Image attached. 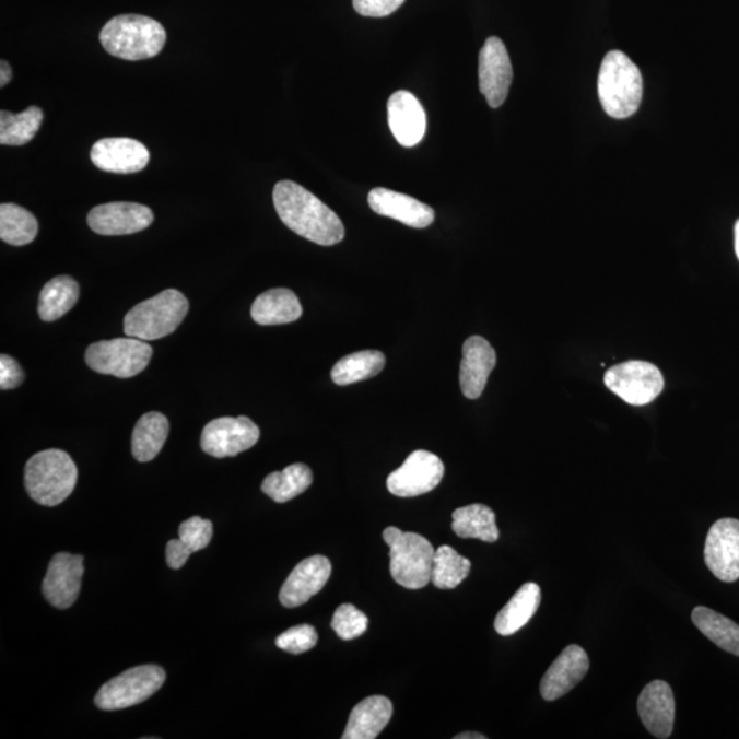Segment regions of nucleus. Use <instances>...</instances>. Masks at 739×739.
<instances>
[{
    "label": "nucleus",
    "mask_w": 739,
    "mask_h": 739,
    "mask_svg": "<svg viewBox=\"0 0 739 739\" xmlns=\"http://www.w3.org/2000/svg\"><path fill=\"white\" fill-rule=\"evenodd\" d=\"M25 374L20 363L12 356H0V389L10 390L19 388L24 383Z\"/></svg>",
    "instance_id": "39"
},
{
    "label": "nucleus",
    "mask_w": 739,
    "mask_h": 739,
    "mask_svg": "<svg viewBox=\"0 0 739 739\" xmlns=\"http://www.w3.org/2000/svg\"><path fill=\"white\" fill-rule=\"evenodd\" d=\"M384 541L390 554V574L396 584L406 589L418 590L432 583L434 548L431 541L417 532H407L388 527Z\"/></svg>",
    "instance_id": "5"
},
{
    "label": "nucleus",
    "mask_w": 739,
    "mask_h": 739,
    "mask_svg": "<svg viewBox=\"0 0 739 739\" xmlns=\"http://www.w3.org/2000/svg\"><path fill=\"white\" fill-rule=\"evenodd\" d=\"M78 477V467L64 450H42L25 466L26 492L36 503L56 507L73 493Z\"/></svg>",
    "instance_id": "4"
},
{
    "label": "nucleus",
    "mask_w": 739,
    "mask_h": 739,
    "mask_svg": "<svg viewBox=\"0 0 739 739\" xmlns=\"http://www.w3.org/2000/svg\"><path fill=\"white\" fill-rule=\"evenodd\" d=\"M151 357V345L129 336L94 342L85 352V362L94 372L117 378L138 376L149 366Z\"/></svg>",
    "instance_id": "7"
},
{
    "label": "nucleus",
    "mask_w": 739,
    "mask_h": 739,
    "mask_svg": "<svg viewBox=\"0 0 739 739\" xmlns=\"http://www.w3.org/2000/svg\"><path fill=\"white\" fill-rule=\"evenodd\" d=\"M303 307L297 296L285 288L262 293L251 307V317L258 325L273 326L295 322L302 317Z\"/></svg>",
    "instance_id": "24"
},
{
    "label": "nucleus",
    "mask_w": 739,
    "mask_h": 739,
    "mask_svg": "<svg viewBox=\"0 0 739 739\" xmlns=\"http://www.w3.org/2000/svg\"><path fill=\"white\" fill-rule=\"evenodd\" d=\"M312 469L303 464L288 466L282 471L271 472L265 478L262 492L275 503L291 502L313 485Z\"/></svg>",
    "instance_id": "29"
},
{
    "label": "nucleus",
    "mask_w": 739,
    "mask_h": 739,
    "mask_svg": "<svg viewBox=\"0 0 739 739\" xmlns=\"http://www.w3.org/2000/svg\"><path fill=\"white\" fill-rule=\"evenodd\" d=\"M455 739H486V737L480 732H461Z\"/></svg>",
    "instance_id": "42"
},
{
    "label": "nucleus",
    "mask_w": 739,
    "mask_h": 739,
    "mask_svg": "<svg viewBox=\"0 0 739 739\" xmlns=\"http://www.w3.org/2000/svg\"><path fill=\"white\" fill-rule=\"evenodd\" d=\"M368 627V618L366 613L359 611L352 605H342L337 608L333 619H331V629L341 640L351 641L361 637Z\"/></svg>",
    "instance_id": "35"
},
{
    "label": "nucleus",
    "mask_w": 739,
    "mask_h": 739,
    "mask_svg": "<svg viewBox=\"0 0 739 739\" xmlns=\"http://www.w3.org/2000/svg\"><path fill=\"white\" fill-rule=\"evenodd\" d=\"M353 9L363 17H387L398 10L404 0H352Z\"/></svg>",
    "instance_id": "38"
},
{
    "label": "nucleus",
    "mask_w": 739,
    "mask_h": 739,
    "mask_svg": "<svg viewBox=\"0 0 739 739\" xmlns=\"http://www.w3.org/2000/svg\"><path fill=\"white\" fill-rule=\"evenodd\" d=\"M178 536L189 553L202 551L213 538V524L200 516H192L179 525Z\"/></svg>",
    "instance_id": "36"
},
{
    "label": "nucleus",
    "mask_w": 739,
    "mask_h": 739,
    "mask_svg": "<svg viewBox=\"0 0 739 739\" xmlns=\"http://www.w3.org/2000/svg\"><path fill=\"white\" fill-rule=\"evenodd\" d=\"M390 130L403 146L420 144L426 133V114L420 101L411 92H395L388 102Z\"/></svg>",
    "instance_id": "22"
},
{
    "label": "nucleus",
    "mask_w": 739,
    "mask_h": 739,
    "mask_svg": "<svg viewBox=\"0 0 739 739\" xmlns=\"http://www.w3.org/2000/svg\"><path fill=\"white\" fill-rule=\"evenodd\" d=\"M86 221L97 235H133L146 230L154 222V213L143 204L114 202L96 206L90 211Z\"/></svg>",
    "instance_id": "15"
},
{
    "label": "nucleus",
    "mask_w": 739,
    "mask_h": 739,
    "mask_svg": "<svg viewBox=\"0 0 739 739\" xmlns=\"http://www.w3.org/2000/svg\"><path fill=\"white\" fill-rule=\"evenodd\" d=\"M331 575L328 558L312 556L298 563L286 578L280 591L281 605L285 608H297L318 595L325 588Z\"/></svg>",
    "instance_id": "17"
},
{
    "label": "nucleus",
    "mask_w": 739,
    "mask_h": 739,
    "mask_svg": "<svg viewBox=\"0 0 739 739\" xmlns=\"http://www.w3.org/2000/svg\"><path fill=\"white\" fill-rule=\"evenodd\" d=\"M394 705L384 695L364 699L352 709L342 739H374L388 726Z\"/></svg>",
    "instance_id": "23"
},
{
    "label": "nucleus",
    "mask_w": 739,
    "mask_h": 739,
    "mask_svg": "<svg viewBox=\"0 0 739 739\" xmlns=\"http://www.w3.org/2000/svg\"><path fill=\"white\" fill-rule=\"evenodd\" d=\"M496 362V351L483 337L471 336L465 341L459 379L467 399L481 398Z\"/></svg>",
    "instance_id": "19"
},
{
    "label": "nucleus",
    "mask_w": 739,
    "mask_h": 739,
    "mask_svg": "<svg viewBox=\"0 0 739 739\" xmlns=\"http://www.w3.org/2000/svg\"><path fill=\"white\" fill-rule=\"evenodd\" d=\"M101 43L113 57L125 61L154 58L166 43V31L145 15L124 14L108 21L101 32Z\"/></svg>",
    "instance_id": "2"
},
{
    "label": "nucleus",
    "mask_w": 739,
    "mask_h": 739,
    "mask_svg": "<svg viewBox=\"0 0 739 739\" xmlns=\"http://www.w3.org/2000/svg\"><path fill=\"white\" fill-rule=\"evenodd\" d=\"M513 64L498 37H489L480 52V89L488 105L497 108L507 99L513 83Z\"/></svg>",
    "instance_id": "14"
},
{
    "label": "nucleus",
    "mask_w": 739,
    "mask_h": 739,
    "mask_svg": "<svg viewBox=\"0 0 739 739\" xmlns=\"http://www.w3.org/2000/svg\"><path fill=\"white\" fill-rule=\"evenodd\" d=\"M444 472V464L437 455L415 450L388 477V491L398 497L421 496L438 486Z\"/></svg>",
    "instance_id": "11"
},
{
    "label": "nucleus",
    "mask_w": 739,
    "mask_h": 739,
    "mask_svg": "<svg viewBox=\"0 0 739 739\" xmlns=\"http://www.w3.org/2000/svg\"><path fill=\"white\" fill-rule=\"evenodd\" d=\"M734 246H736V254L739 259V220L737 221L736 227H734Z\"/></svg>",
    "instance_id": "43"
},
{
    "label": "nucleus",
    "mask_w": 739,
    "mask_h": 739,
    "mask_svg": "<svg viewBox=\"0 0 739 739\" xmlns=\"http://www.w3.org/2000/svg\"><path fill=\"white\" fill-rule=\"evenodd\" d=\"M370 208L383 216L401 222L415 230L431 226L436 214L431 206L420 202L409 195L390 191L387 188H374L368 193Z\"/></svg>",
    "instance_id": "20"
},
{
    "label": "nucleus",
    "mask_w": 739,
    "mask_h": 739,
    "mask_svg": "<svg viewBox=\"0 0 739 739\" xmlns=\"http://www.w3.org/2000/svg\"><path fill=\"white\" fill-rule=\"evenodd\" d=\"M317 643V630L309 624H298V626L291 627L275 640V645L280 649L292 655H302L304 652L312 650Z\"/></svg>",
    "instance_id": "37"
},
{
    "label": "nucleus",
    "mask_w": 739,
    "mask_h": 739,
    "mask_svg": "<svg viewBox=\"0 0 739 739\" xmlns=\"http://www.w3.org/2000/svg\"><path fill=\"white\" fill-rule=\"evenodd\" d=\"M39 224L35 215L21 206H0V238L10 246L23 247L35 241Z\"/></svg>",
    "instance_id": "32"
},
{
    "label": "nucleus",
    "mask_w": 739,
    "mask_h": 739,
    "mask_svg": "<svg viewBox=\"0 0 739 739\" xmlns=\"http://www.w3.org/2000/svg\"><path fill=\"white\" fill-rule=\"evenodd\" d=\"M471 562L460 556L454 548L439 547L434 553L432 583L437 589L449 590L458 588L469 577Z\"/></svg>",
    "instance_id": "34"
},
{
    "label": "nucleus",
    "mask_w": 739,
    "mask_h": 739,
    "mask_svg": "<svg viewBox=\"0 0 739 739\" xmlns=\"http://www.w3.org/2000/svg\"><path fill=\"white\" fill-rule=\"evenodd\" d=\"M453 530L460 538H476L489 543L498 540L496 515L488 505L471 504L458 508L453 514Z\"/></svg>",
    "instance_id": "27"
},
{
    "label": "nucleus",
    "mask_w": 739,
    "mask_h": 739,
    "mask_svg": "<svg viewBox=\"0 0 739 739\" xmlns=\"http://www.w3.org/2000/svg\"><path fill=\"white\" fill-rule=\"evenodd\" d=\"M189 556H191V553L184 548L179 538L178 540H171L167 542L166 562L168 567L173 570L183 568L185 563L188 562Z\"/></svg>",
    "instance_id": "40"
},
{
    "label": "nucleus",
    "mask_w": 739,
    "mask_h": 739,
    "mask_svg": "<svg viewBox=\"0 0 739 739\" xmlns=\"http://www.w3.org/2000/svg\"><path fill=\"white\" fill-rule=\"evenodd\" d=\"M13 78V70L10 67L9 62H0V86H4L10 83V80Z\"/></svg>",
    "instance_id": "41"
},
{
    "label": "nucleus",
    "mask_w": 739,
    "mask_h": 739,
    "mask_svg": "<svg viewBox=\"0 0 739 739\" xmlns=\"http://www.w3.org/2000/svg\"><path fill=\"white\" fill-rule=\"evenodd\" d=\"M43 122L42 108L32 106L25 112L0 113V143L2 145H24L39 132Z\"/></svg>",
    "instance_id": "33"
},
{
    "label": "nucleus",
    "mask_w": 739,
    "mask_h": 739,
    "mask_svg": "<svg viewBox=\"0 0 739 739\" xmlns=\"http://www.w3.org/2000/svg\"><path fill=\"white\" fill-rule=\"evenodd\" d=\"M692 621L712 643L739 657V626L736 622L706 607L694 608Z\"/></svg>",
    "instance_id": "31"
},
{
    "label": "nucleus",
    "mask_w": 739,
    "mask_h": 739,
    "mask_svg": "<svg viewBox=\"0 0 739 739\" xmlns=\"http://www.w3.org/2000/svg\"><path fill=\"white\" fill-rule=\"evenodd\" d=\"M83 575V556L64 552L57 553L51 559L46 578L43 580V595L52 607L67 610L79 599Z\"/></svg>",
    "instance_id": "13"
},
{
    "label": "nucleus",
    "mask_w": 739,
    "mask_h": 739,
    "mask_svg": "<svg viewBox=\"0 0 739 739\" xmlns=\"http://www.w3.org/2000/svg\"><path fill=\"white\" fill-rule=\"evenodd\" d=\"M385 355L376 350L359 351L340 359L331 370L336 385H351L378 376L385 367Z\"/></svg>",
    "instance_id": "30"
},
{
    "label": "nucleus",
    "mask_w": 739,
    "mask_h": 739,
    "mask_svg": "<svg viewBox=\"0 0 739 739\" xmlns=\"http://www.w3.org/2000/svg\"><path fill=\"white\" fill-rule=\"evenodd\" d=\"M599 97L608 116L623 119L637 113L644 83L637 64L622 51L608 52L599 73Z\"/></svg>",
    "instance_id": "3"
},
{
    "label": "nucleus",
    "mask_w": 739,
    "mask_h": 739,
    "mask_svg": "<svg viewBox=\"0 0 739 739\" xmlns=\"http://www.w3.org/2000/svg\"><path fill=\"white\" fill-rule=\"evenodd\" d=\"M168 431H171V425L161 412H146L141 417L132 434L134 459L141 464L154 460L166 443Z\"/></svg>",
    "instance_id": "26"
},
{
    "label": "nucleus",
    "mask_w": 739,
    "mask_h": 739,
    "mask_svg": "<svg viewBox=\"0 0 739 739\" xmlns=\"http://www.w3.org/2000/svg\"><path fill=\"white\" fill-rule=\"evenodd\" d=\"M638 715L646 730L656 738H670L676 722V699L670 684L654 681L646 684L637 703Z\"/></svg>",
    "instance_id": "21"
},
{
    "label": "nucleus",
    "mask_w": 739,
    "mask_h": 739,
    "mask_svg": "<svg viewBox=\"0 0 739 739\" xmlns=\"http://www.w3.org/2000/svg\"><path fill=\"white\" fill-rule=\"evenodd\" d=\"M189 312L188 298L176 290L157 293L149 301L136 304L125 315L124 331L144 341L163 339L181 325Z\"/></svg>",
    "instance_id": "6"
},
{
    "label": "nucleus",
    "mask_w": 739,
    "mask_h": 739,
    "mask_svg": "<svg viewBox=\"0 0 739 739\" xmlns=\"http://www.w3.org/2000/svg\"><path fill=\"white\" fill-rule=\"evenodd\" d=\"M91 160L101 171L132 174L149 165L150 151L138 140L108 138L96 141L91 150Z\"/></svg>",
    "instance_id": "16"
},
{
    "label": "nucleus",
    "mask_w": 739,
    "mask_h": 739,
    "mask_svg": "<svg viewBox=\"0 0 739 739\" xmlns=\"http://www.w3.org/2000/svg\"><path fill=\"white\" fill-rule=\"evenodd\" d=\"M704 558L706 566L723 583L739 578V520L725 518L712 525L706 537Z\"/></svg>",
    "instance_id": "12"
},
{
    "label": "nucleus",
    "mask_w": 739,
    "mask_h": 739,
    "mask_svg": "<svg viewBox=\"0 0 739 739\" xmlns=\"http://www.w3.org/2000/svg\"><path fill=\"white\" fill-rule=\"evenodd\" d=\"M259 437V427L249 418L224 417L206 425L200 445L213 458H232L253 448Z\"/></svg>",
    "instance_id": "10"
},
{
    "label": "nucleus",
    "mask_w": 739,
    "mask_h": 739,
    "mask_svg": "<svg viewBox=\"0 0 739 739\" xmlns=\"http://www.w3.org/2000/svg\"><path fill=\"white\" fill-rule=\"evenodd\" d=\"M80 297L78 281L69 275H59L48 281L40 292L39 317L46 322H52L67 315L75 306Z\"/></svg>",
    "instance_id": "28"
},
{
    "label": "nucleus",
    "mask_w": 739,
    "mask_h": 739,
    "mask_svg": "<svg viewBox=\"0 0 739 739\" xmlns=\"http://www.w3.org/2000/svg\"><path fill=\"white\" fill-rule=\"evenodd\" d=\"M541 589L535 583L525 584L516 591L507 606L494 619V629L500 635H513L529 623L540 607Z\"/></svg>",
    "instance_id": "25"
},
{
    "label": "nucleus",
    "mask_w": 739,
    "mask_h": 739,
    "mask_svg": "<svg viewBox=\"0 0 739 739\" xmlns=\"http://www.w3.org/2000/svg\"><path fill=\"white\" fill-rule=\"evenodd\" d=\"M588 671V654L579 645H568L542 678V699L554 701L563 697L583 681Z\"/></svg>",
    "instance_id": "18"
},
{
    "label": "nucleus",
    "mask_w": 739,
    "mask_h": 739,
    "mask_svg": "<svg viewBox=\"0 0 739 739\" xmlns=\"http://www.w3.org/2000/svg\"><path fill=\"white\" fill-rule=\"evenodd\" d=\"M605 384L627 404L646 406L662 392L665 378L655 364L629 361L607 370Z\"/></svg>",
    "instance_id": "9"
},
{
    "label": "nucleus",
    "mask_w": 739,
    "mask_h": 739,
    "mask_svg": "<svg viewBox=\"0 0 739 739\" xmlns=\"http://www.w3.org/2000/svg\"><path fill=\"white\" fill-rule=\"evenodd\" d=\"M277 214L296 235L319 246H335L345 236L339 215L293 181H280L273 191Z\"/></svg>",
    "instance_id": "1"
},
{
    "label": "nucleus",
    "mask_w": 739,
    "mask_h": 739,
    "mask_svg": "<svg viewBox=\"0 0 739 739\" xmlns=\"http://www.w3.org/2000/svg\"><path fill=\"white\" fill-rule=\"evenodd\" d=\"M166 672L154 665L139 666L119 673L103 684L95 697L97 708L119 711L149 700L163 687Z\"/></svg>",
    "instance_id": "8"
}]
</instances>
